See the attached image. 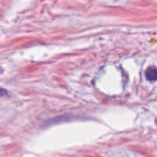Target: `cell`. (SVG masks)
<instances>
[{
  "label": "cell",
  "mask_w": 157,
  "mask_h": 157,
  "mask_svg": "<svg viewBox=\"0 0 157 157\" xmlns=\"http://www.w3.org/2000/svg\"><path fill=\"white\" fill-rule=\"evenodd\" d=\"M146 77L149 81L157 80V69L154 66H150L146 71Z\"/></svg>",
  "instance_id": "6da1fadb"
},
{
  "label": "cell",
  "mask_w": 157,
  "mask_h": 157,
  "mask_svg": "<svg viewBox=\"0 0 157 157\" xmlns=\"http://www.w3.org/2000/svg\"><path fill=\"white\" fill-rule=\"evenodd\" d=\"M7 95V91L0 87V96H5Z\"/></svg>",
  "instance_id": "7a4b0ae2"
}]
</instances>
